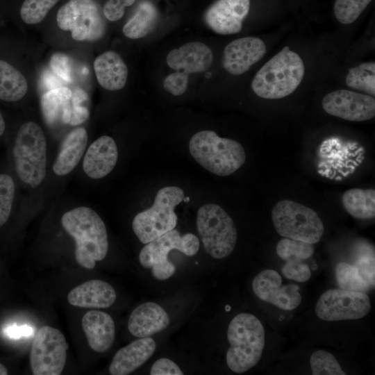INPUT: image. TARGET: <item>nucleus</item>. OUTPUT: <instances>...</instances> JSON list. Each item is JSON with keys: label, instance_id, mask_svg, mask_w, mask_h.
Segmentation results:
<instances>
[{"label": "nucleus", "instance_id": "f257e3e1", "mask_svg": "<svg viewBox=\"0 0 375 375\" xmlns=\"http://www.w3.org/2000/svg\"><path fill=\"white\" fill-rule=\"evenodd\" d=\"M61 224L76 242L75 258L87 269L103 260L108 251V233L100 216L92 208L81 206L63 214Z\"/></svg>", "mask_w": 375, "mask_h": 375}, {"label": "nucleus", "instance_id": "f03ea898", "mask_svg": "<svg viewBox=\"0 0 375 375\" xmlns=\"http://www.w3.org/2000/svg\"><path fill=\"white\" fill-rule=\"evenodd\" d=\"M304 74L301 57L285 47L258 71L251 82V88L261 98L281 99L294 92Z\"/></svg>", "mask_w": 375, "mask_h": 375}, {"label": "nucleus", "instance_id": "7ed1b4c3", "mask_svg": "<svg viewBox=\"0 0 375 375\" xmlns=\"http://www.w3.org/2000/svg\"><path fill=\"white\" fill-rule=\"evenodd\" d=\"M227 338L231 345L226 363L231 371L241 374L257 365L265 344V332L260 321L250 313H240L230 322Z\"/></svg>", "mask_w": 375, "mask_h": 375}, {"label": "nucleus", "instance_id": "20e7f679", "mask_svg": "<svg viewBox=\"0 0 375 375\" xmlns=\"http://www.w3.org/2000/svg\"><path fill=\"white\" fill-rule=\"evenodd\" d=\"M189 151L200 165L219 176L232 174L246 160L244 149L238 142L210 130L196 133L190 140Z\"/></svg>", "mask_w": 375, "mask_h": 375}, {"label": "nucleus", "instance_id": "39448f33", "mask_svg": "<svg viewBox=\"0 0 375 375\" xmlns=\"http://www.w3.org/2000/svg\"><path fill=\"white\" fill-rule=\"evenodd\" d=\"M16 173L32 188L40 185L47 174V140L42 128L27 122L19 128L12 148Z\"/></svg>", "mask_w": 375, "mask_h": 375}, {"label": "nucleus", "instance_id": "423d86ee", "mask_svg": "<svg viewBox=\"0 0 375 375\" xmlns=\"http://www.w3.org/2000/svg\"><path fill=\"white\" fill-rule=\"evenodd\" d=\"M184 199L183 190L176 186H167L160 189L153 205L138 213L132 222V228L143 244L174 229L178 217L175 208Z\"/></svg>", "mask_w": 375, "mask_h": 375}, {"label": "nucleus", "instance_id": "0eeeda50", "mask_svg": "<svg viewBox=\"0 0 375 375\" xmlns=\"http://www.w3.org/2000/svg\"><path fill=\"white\" fill-rule=\"evenodd\" d=\"M197 227L210 256L222 259L231 254L238 232L233 220L222 207L215 203L201 206L197 211Z\"/></svg>", "mask_w": 375, "mask_h": 375}, {"label": "nucleus", "instance_id": "6e6552de", "mask_svg": "<svg viewBox=\"0 0 375 375\" xmlns=\"http://www.w3.org/2000/svg\"><path fill=\"white\" fill-rule=\"evenodd\" d=\"M199 238L192 233L181 235L175 228L146 244L139 254L140 265L151 268L153 276L160 281L168 279L176 272L175 265L168 260L172 250L188 256L195 255L199 249Z\"/></svg>", "mask_w": 375, "mask_h": 375}, {"label": "nucleus", "instance_id": "1a4fd4ad", "mask_svg": "<svg viewBox=\"0 0 375 375\" xmlns=\"http://www.w3.org/2000/svg\"><path fill=\"white\" fill-rule=\"evenodd\" d=\"M272 219L276 232L283 238L313 244L324 233V224L317 213L291 200L278 202L272 210Z\"/></svg>", "mask_w": 375, "mask_h": 375}, {"label": "nucleus", "instance_id": "9d476101", "mask_svg": "<svg viewBox=\"0 0 375 375\" xmlns=\"http://www.w3.org/2000/svg\"><path fill=\"white\" fill-rule=\"evenodd\" d=\"M56 21L63 31H70L77 41H96L106 31L99 7L94 0H69L58 10Z\"/></svg>", "mask_w": 375, "mask_h": 375}, {"label": "nucleus", "instance_id": "9b49d317", "mask_svg": "<svg viewBox=\"0 0 375 375\" xmlns=\"http://www.w3.org/2000/svg\"><path fill=\"white\" fill-rule=\"evenodd\" d=\"M69 345L58 329L43 326L33 340L29 362L34 375H60L67 359Z\"/></svg>", "mask_w": 375, "mask_h": 375}, {"label": "nucleus", "instance_id": "f8f14e48", "mask_svg": "<svg viewBox=\"0 0 375 375\" xmlns=\"http://www.w3.org/2000/svg\"><path fill=\"white\" fill-rule=\"evenodd\" d=\"M371 310L370 299L365 292L344 289H331L319 297L315 314L324 321L358 319Z\"/></svg>", "mask_w": 375, "mask_h": 375}, {"label": "nucleus", "instance_id": "ddd939ff", "mask_svg": "<svg viewBox=\"0 0 375 375\" xmlns=\"http://www.w3.org/2000/svg\"><path fill=\"white\" fill-rule=\"evenodd\" d=\"M322 105L328 114L348 121H367L375 115L374 97L348 90L327 94L322 99Z\"/></svg>", "mask_w": 375, "mask_h": 375}, {"label": "nucleus", "instance_id": "4468645a", "mask_svg": "<svg viewBox=\"0 0 375 375\" xmlns=\"http://www.w3.org/2000/svg\"><path fill=\"white\" fill-rule=\"evenodd\" d=\"M282 278L273 269L260 272L253 280L252 289L261 300L285 310L295 309L301 302L299 287L295 284L282 286Z\"/></svg>", "mask_w": 375, "mask_h": 375}, {"label": "nucleus", "instance_id": "2eb2a0df", "mask_svg": "<svg viewBox=\"0 0 375 375\" xmlns=\"http://www.w3.org/2000/svg\"><path fill=\"white\" fill-rule=\"evenodd\" d=\"M249 8V0H217L206 11L204 21L217 34L237 33L241 31Z\"/></svg>", "mask_w": 375, "mask_h": 375}, {"label": "nucleus", "instance_id": "dca6fc26", "mask_svg": "<svg viewBox=\"0 0 375 375\" xmlns=\"http://www.w3.org/2000/svg\"><path fill=\"white\" fill-rule=\"evenodd\" d=\"M266 53L263 41L256 37H244L228 44L224 50L223 66L228 73L240 75L248 71Z\"/></svg>", "mask_w": 375, "mask_h": 375}, {"label": "nucleus", "instance_id": "f3484780", "mask_svg": "<svg viewBox=\"0 0 375 375\" xmlns=\"http://www.w3.org/2000/svg\"><path fill=\"white\" fill-rule=\"evenodd\" d=\"M213 61L210 48L200 42H190L172 50L166 57L167 65L187 74L208 69Z\"/></svg>", "mask_w": 375, "mask_h": 375}, {"label": "nucleus", "instance_id": "a211bd4d", "mask_svg": "<svg viewBox=\"0 0 375 375\" xmlns=\"http://www.w3.org/2000/svg\"><path fill=\"white\" fill-rule=\"evenodd\" d=\"M118 150L115 140L103 135L94 141L84 156L83 168L88 176L94 179L105 177L115 168Z\"/></svg>", "mask_w": 375, "mask_h": 375}, {"label": "nucleus", "instance_id": "6ab92c4d", "mask_svg": "<svg viewBox=\"0 0 375 375\" xmlns=\"http://www.w3.org/2000/svg\"><path fill=\"white\" fill-rule=\"evenodd\" d=\"M156 348L150 337L141 338L119 349L109 366L112 375L129 374L146 362Z\"/></svg>", "mask_w": 375, "mask_h": 375}, {"label": "nucleus", "instance_id": "aec40b11", "mask_svg": "<svg viewBox=\"0 0 375 375\" xmlns=\"http://www.w3.org/2000/svg\"><path fill=\"white\" fill-rule=\"evenodd\" d=\"M81 325L92 350L103 353L112 347L115 325L109 314L101 310H90L83 315Z\"/></svg>", "mask_w": 375, "mask_h": 375}, {"label": "nucleus", "instance_id": "412c9836", "mask_svg": "<svg viewBox=\"0 0 375 375\" xmlns=\"http://www.w3.org/2000/svg\"><path fill=\"white\" fill-rule=\"evenodd\" d=\"M170 322L167 312L154 302H146L135 308L128 321V329L135 337H149L165 329Z\"/></svg>", "mask_w": 375, "mask_h": 375}, {"label": "nucleus", "instance_id": "4be33fe9", "mask_svg": "<svg viewBox=\"0 0 375 375\" xmlns=\"http://www.w3.org/2000/svg\"><path fill=\"white\" fill-rule=\"evenodd\" d=\"M117 298L113 287L108 283L92 279L73 288L67 295L68 302L74 306L88 308H106Z\"/></svg>", "mask_w": 375, "mask_h": 375}, {"label": "nucleus", "instance_id": "5701e85b", "mask_svg": "<svg viewBox=\"0 0 375 375\" xmlns=\"http://www.w3.org/2000/svg\"><path fill=\"white\" fill-rule=\"evenodd\" d=\"M94 69L99 85L109 91L122 89L128 78V68L116 52L102 53L94 62Z\"/></svg>", "mask_w": 375, "mask_h": 375}, {"label": "nucleus", "instance_id": "b1692460", "mask_svg": "<svg viewBox=\"0 0 375 375\" xmlns=\"http://www.w3.org/2000/svg\"><path fill=\"white\" fill-rule=\"evenodd\" d=\"M88 144V133L83 127L70 132L65 138L60 151L53 165V172L65 176L71 172L78 164Z\"/></svg>", "mask_w": 375, "mask_h": 375}, {"label": "nucleus", "instance_id": "393cba45", "mask_svg": "<svg viewBox=\"0 0 375 375\" xmlns=\"http://www.w3.org/2000/svg\"><path fill=\"white\" fill-rule=\"evenodd\" d=\"M27 90L24 76L11 64L0 59V99L15 102L22 99Z\"/></svg>", "mask_w": 375, "mask_h": 375}, {"label": "nucleus", "instance_id": "a878e982", "mask_svg": "<svg viewBox=\"0 0 375 375\" xmlns=\"http://www.w3.org/2000/svg\"><path fill=\"white\" fill-rule=\"evenodd\" d=\"M342 201L346 211L357 219H367L375 217V190L352 188L345 191Z\"/></svg>", "mask_w": 375, "mask_h": 375}, {"label": "nucleus", "instance_id": "bb28decb", "mask_svg": "<svg viewBox=\"0 0 375 375\" xmlns=\"http://www.w3.org/2000/svg\"><path fill=\"white\" fill-rule=\"evenodd\" d=\"M157 20L158 12L155 6L151 2L142 1L123 26V33L130 39L144 38L153 30Z\"/></svg>", "mask_w": 375, "mask_h": 375}, {"label": "nucleus", "instance_id": "cd10ccee", "mask_svg": "<svg viewBox=\"0 0 375 375\" xmlns=\"http://www.w3.org/2000/svg\"><path fill=\"white\" fill-rule=\"evenodd\" d=\"M72 91L67 87H59L44 92L41 97L43 115L49 124L55 123L64 108L69 103Z\"/></svg>", "mask_w": 375, "mask_h": 375}, {"label": "nucleus", "instance_id": "c85d7f7f", "mask_svg": "<svg viewBox=\"0 0 375 375\" xmlns=\"http://www.w3.org/2000/svg\"><path fill=\"white\" fill-rule=\"evenodd\" d=\"M348 87L364 92L369 96L375 95V63L368 62L349 69L345 78Z\"/></svg>", "mask_w": 375, "mask_h": 375}, {"label": "nucleus", "instance_id": "c756f323", "mask_svg": "<svg viewBox=\"0 0 375 375\" xmlns=\"http://www.w3.org/2000/svg\"><path fill=\"white\" fill-rule=\"evenodd\" d=\"M335 276L340 288L367 293L372 288L362 277L357 267L346 262H340L335 269Z\"/></svg>", "mask_w": 375, "mask_h": 375}, {"label": "nucleus", "instance_id": "7c9ffc66", "mask_svg": "<svg viewBox=\"0 0 375 375\" xmlns=\"http://www.w3.org/2000/svg\"><path fill=\"white\" fill-rule=\"evenodd\" d=\"M276 253L285 261H303L312 256L314 247L312 244L285 238L278 242Z\"/></svg>", "mask_w": 375, "mask_h": 375}, {"label": "nucleus", "instance_id": "2f4dec72", "mask_svg": "<svg viewBox=\"0 0 375 375\" xmlns=\"http://www.w3.org/2000/svg\"><path fill=\"white\" fill-rule=\"evenodd\" d=\"M310 363L313 375L346 374L333 355L324 350L315 351L310 356Z\"/></svg>", "mask_w": 375, "mask_h": 375}, {"label": "nucleus", "instance_id": "473e14b6", "mask_svg": "<svg viewBox=\"0 0 375 375\" xmlns=\"http://www.w3.org/2000/svg\"><path fill=\"white\" fill-rule=\"evenodd\" d=\"M372 0H335L333 11L337 20L343 24L356 21Z\"/></svg>", "mask_w": 375, "mask_h": 375}, {"label": "nucleus", "instance_id": "72a5a7b5", "mask_svg": "<svg viewBox=\"0 0 375 375\" xmlns=\"http://www.w3.org/2000/svg\"><path fill=\"white\" fill-rule=\"evenodd\" d=\"M59 0H25L20 9L22 19L28 24L40 22Z\"/></svg>", "mask_w": 375, "mask_h": 375}, {"label": "nucleus", "instance_id": "f704fd0d", "mask_svg": "<svg viewBox=\"0 0 375 375\" xmlns=\"http://www.w3.org/2000/svg\"><path fill=\"white\" fill-rule=\"evenodd\" d=\"M15 187L12 178L0 174V228L8 221L12 207Z\"/></svg>", "mask_w": 375, "mask_h": 375}, {"label": "nucleus", "instance_id": "c9c22d12", "mask_svg": "<svg viewBox=\"0 0 375 375\" xmlns=\"http://www.w3.org/2000/svg\"><path fill=\"white\" fill-rule=\"evenodd\" d=\"M357 267L362 277L374 288L375 285V260L374 249L367 250L360 254L356 260Z\"/></svg>", "mask_w": 375, "mask_h": 375}, {"label": "nucleus", "instance_id": "e433bc0d", "mask_svg": "<svg viewBox=\"0 0 375 375\" xmlns=\"http://www.w3.org/2000/svg\"><path fill=\"white\" fill-rule=\"evenodd\" d=\"M284 276L297 282H306L311 276V271L308 265L299 260L286 261L282 267Z\"/></svg>", "mask_w": 375, "mask_h": 375}, {"label": "nucleus", "instance_id": "4c0bfd02", "mask_svg": "<svg viewBox=\"0 0 375 375\" xmlns=\"http://www.w3.org/2000/svg\"><path fill=\"white\" fill-rule=\"evenodd\" d=\"M188 74L180 71L170 74L163 81L164 89L174 96L183 94L188 86Z\"/></svg>", "mask_w": 375, "mask_h": 375}, {"label": "nucleus", "instance_id": "58836bf2", "mask_svg": "<svg viewBox=\"0 0 375 375\" xmlns=\"http://www.w3.org/2000/svg\"><path fill=\"white\" fill-rule=\"evenodd\" d=\"M50 67L53 74L62 80L71 81L70 59L67 55L62 53L53 54L50 60Z\"/></svg>", "mask_w": 375, "mask_h": 375}, {"label": "nucleus", "instance_id": "ea45409f", "mask_svg": "<svg viewBox=\"0 0 375 375\" xmlns=\"http://www.w3.org/2000/svg\"><path fill=\"white\" fill-rule=\"evenodd\" d=\"M135 0H108L103 7V15L107 19L115 22L120 19L125 7L131 6Z\"/></svg>", "mask_w": 375, "mask_h": 375}, {"label": "nucleus", "instance_id": "a19ab883", "mask_svg": "<svg viewBox=\"0 0 375 375\" xmlns=\"http://www.w3.org/2000/svg\"><path fill=\"white\" fill-rule=\"evenodd\" d=\"M151 375H183L180 367L172 360L166 358L158 359L152 365Z\"/></svg>", "mask_w": 375, "mask_h": 375}, {"label": "nucleus", "instance_id": "79ce46f5", "mask_svg": "<svg viewBox=\"0 0 375 375\" xmlns=\"http://www.w3.org/2000/svg\"><path fill=\"white\" fill-rule=\"evenodd\" d=\"M89 115L90 112L86 107L82 105H72L71 117L69 124L72 126L79 125L84 122L89 117Z\"/></svg>", "mask_w": 375, "mask_h": 375}, {"label": "nucleus", "instance_id": "37998d69", "mask_svg": "<svg viewBox=\"0 0 375 375\" xmlns=\"http://www.w3.org/2000/svg\"><path fill=\"white\" fill-rule=\"evenodd\" d=\"M3 333L10 338L17 339L21 337L30 335L32 333V331L30 327L26 326H17L12 325L6 327Z\"/></svg>", "mask_w": 375, "mask_h": 375}, {"label": "nucleus", "instance_id": "c03bdc74", "mask_svg": "<svg viewBox=\"0 0 375 375\" xmlns=\"http://www.w3.org/2000/svg\"><path fill=\"white\" fill-rule=\"evenodd\" d=\"M49 70L45 71L41 77V85L46 92L62 87L60 81Z\"/></svg>", "mask_w": 375, "mask_h": 375}, {"label": "nucleus", "instance_id": "a18cd8bd", "mask_svg": "<svg viewBox=\"0 0 375 375\" xmlns=\"http://www.w3.org/2000/svg\"><path fill=\"white\" fill-rule=\"evenodd\" d=\"M88 99L87 93L81 88H76L72 92L71 103L72 106H81Z\"/></svg>", "mask_w": 375, "mask_h": 375}, {"label": "nucleus", "instance_id": "49530a36", "mask_svg": "<svg viewBox=\"0 0 375 375\" xmlns=\"http://www.w3.org/2000/svg\"><path fill=\"white\" fill-rule=\"evenodd\" d=\"M5 129H6L5 120L0 111V137L3 134Z\"/></svg>", "mask_w": 375, "mask_h": 375}, {"label": "nucleus", "instance_id": "de8ad7c7", "mask_svg": "<svg viewBox=\"0 0 375 375\" xmlns=\"http://www.w3.org/2000/svg\"><path fill=\"white\" fill-rule=\"evenodd\" d=\"M8 374V369L6 367L0 363V375H6Z\"/></svg>", "mask_w": 375, "mask_h": 375}]
</instances>
